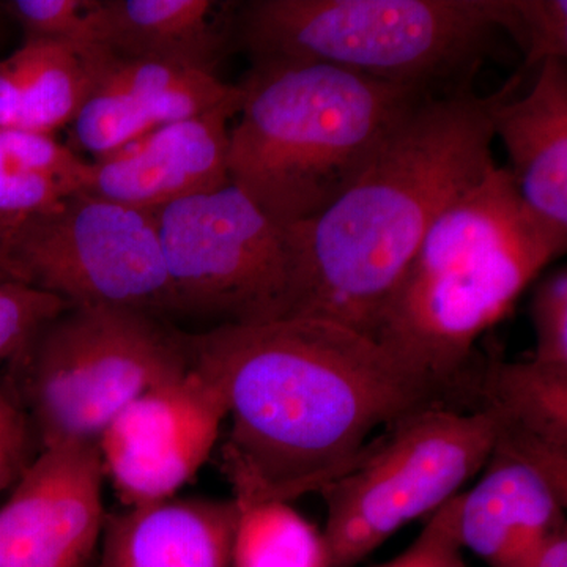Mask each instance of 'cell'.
I'll return each mask as SVG.
<instances>
[{
	"instance_id": "cell-15",
	"label": "cell",
	"mask_w": 567,
	"mask_h": 567,
	"mask_svg": "<svg viewBox=\"0 0 567 567\" xmlns=\"http://www.w3.org/2000/svg\"><path fill=\"white\" fill-rule=\"evenodd\" d=\"M507 92L492 125L511 159L518 197L551 230L567 238V70L565 61L537 69L532 91Z\"/></svg>"
},
{
	"instance_id": "cell-28",
	"label": "cell",
	"mask_w": 567,
	"mask_h": 567,
	"mask_svg": "<svg viewBox=\"0 0 567 567\" xmlns=\"http://www.w3.org/2000/svg\"><path fill=\"white\" fill-rule=\"evenodd\" d=\"M24 451L0 447V491L9 486L14 475L21 473V461Z\"/></svg>"
},
{
	"instance_id": "cell-19",
	"label": "cell",
	"mask_w": 567,
	"mask_h": 567,
	"mask_svg": "<svg viewBox=\"0 0 567 567\" xmlns=\"http://www.w3.org/2000/svg\"><path fill=\"white\" fill-rule=\"evenodd\" d=\"M468 385L476 398L470 410L491 413L496 434L567 453V365L491 360L473 368Z\"/></svg>"
},
{
	"instance_id": "cell-23",
	"label": "cell",
	"mask_w": 567,
	"mask_h": 567,
	"mask_svg": "<svg viewBox=\"0 0 567 567\" xmlns=\"http://www.w3.org/2000/svg\"><path fill=\"white\" fill-rule=\"evenodd\" d=\"M95 0H13L7 10L18 21L25 40L87 44Z\"/></svg>"
},
{
	"instance_id": "cell-7",
	"label": "cell",
	"mask_w": 567,
	"mask_h": 567,
	"mask_svg": "<svg viewBox=\"0 0 567 567\" xmlns=\"http://www.w3.org/2000/svg\"><path fill=\"white\" fill-rule=\"evenodd\" d=\"M486 410L434 405L372 440L363 456L319 492L330 567H353L410 522L434 514L486 465L496 439Z\"/></svg>"
},
{
	"instance_id": "cell-12",
	"label": "cell",
	"mask_w": 567,
	"mask_h": 567,
	"mask_svg": "<svg viewBox=\"0 0 567 567\" xmlns=\"http://www.w3.org/2000/svg\"><path fill=\"white\" fill-rule=\"evenodd\" d=\"M480 473L457 495L458 540L488 567H524L566 527L567 456L496 436Z\"/></svg>"
},
{
	"instance_id": "cell-14",
	"label": "cell",
	"mask_w": 567,
	"mask_h": 567,
	"mask_svg": "<svg viewBox=\"0 0 567 567\" xmlns=\"http://www.w3.org/2000/svg\"><path fill=\"white\" fill-rule=\"evenodd\" d=\"M241 103L169 123L91 163L87 189L158 212L186 197L223 188L229 178V122Z\"/></svg>"
},
{
	"instance_id": "cell-9",
	"label": "cell",
	"mask_w": 567,
	"mask_h": 567,
	"mask_svg": "<svg viewBox=\"0 0 567 567\" xmlns=\"http://www.w3.org/2000/svg\"><path fill=\"white\" fill-rule=\"evenodd\" d=\"M0 259L10 279L70 306L178 315L156 212L76 193L44 215L3 224Z\"/></svg>"
},
{
	"instance_id": "cell-25",
	"label": "cell",
	"mask_w": 567,
	"mask_h": 567,
	"mask_svg": "<svg viewBox=\"0 0 567 567\" xmlns=\"http://www.w3.org/2000/svg\"><path fill=\"white\" fill-rule=\"evenodd\" d=\"M457 496L429 517L423 532L399 557L377 567H466L457 536Z\"/></svg>"
},
{
	"instance_id": "cell-26",
	"label": "cell",
	"mask_w": 567,
	"mask_h": 567,
	"mask_svg": "<svg viewBox=\"0 0 567 567\" xmlns=\"http://www.w3.org/2000/svg\"><path fill=\"white\" fill-rule=\"evenodd\" d=\"M0 447L24 451L25 424L13 399L0 383Z\"/></svg>"
},
{
	"instance_id": "cell-27",
	"label": "cell",
	"mask_w": 567,
	"mask_h": 567,
	"mask_svg": "<svg viewBox=\"0 0 567 567\" xmlns=\"http://www.w3.org/2000/svg\"><path fill=\"white\" fill-rule=\"evenodd\" d=\"M524 567H567V527L548 537Z\"/></svg>"
},
{
	"instance_id": "cell-31",
	"label": "cell",
	"mask_w": 567,
	"mask_h": 567,
	"mask_svg": "<svg viewBox=\"0 0 567 567\" xmlns=\"http://www.w3.org/2000/svg\"><path fill=\"white\" fill-rule=\"evenodd\" d=\"M0 275L7 276L6 274H2V271H0ZM7 278H9V276H7Z\"/></svg>"
},
{
	"instance_id": "cell-18",
	"label": "cell",
	"mask_w": 567,
	"mask_h": 567,
	"mask_svg": "<svg viewBox=\"0 0 567 567\" xmlns=\"http://www.w3.org/2000/svg\"><path fill=\"white\" fill-rule=\"evenodd\" d=\"M112 55L87 44L25 40L0 62V126L52 134L73 123Z\"/></svg>"
},
{
	"instance_id": "cell-29",
	"label": "cell",
	"mask_w": 567,
	"mask_h": 567,
	"mask_svg": "<svg viewBox=\"0 0 567 567\" xmlns=\"http://www.w3.org/2000/svg\"><path fill=\"white\" fill-rule=\"evenodd\" d=\"M0 271H2V274H6V270H3V262H2V259H0ZM7 275V274H6Z\"/></svg>"
},
{
	"instance_id": "cell-20",
	"label": "cell",
	"mask_w": 567,
	"mask_h": 567,
	"mask_svg": "<svg viewBox=\"0 0 567 567\" xmlns=\"http://www.w3.org/2000/svg\"><path fill=\"white\" fill-rule=\"evenodd\" d=\"M230 567H330V554L322 529L289 503H257L238 506Z\"/></svg>"
},
{
	"instance_id": "cell-17",
	"label": "cell",
	"mask_w": 567,
	"mask_h": 567,
	"mask_svg": "<svg viewBox=\"0 0 567 567\" xmlns=\"http://www.w3.org/2000/svg\"><path fill=\"white\" fill-rule=\"evenodd\" d=\"M210 0H95L91 41L122 59L215 73L227 43Z\"/></svg>"
},
{
	"instance_id": "cell-1",
	"label": "cell",
	"mask_w": 567,
	"mask_h": 567,
	"mask_svg": "<svg viewBox=\"0 0 567 567\" xmlns=\"http://www.w3.org/2000/svg\"><path fill=\"white\" fill-rule=\"evenodd\" d=\"M186 347L226 401L221 466L237 506L319 494L377 429L453 398L369 336L315 317L221 324L186 333Z\"/></svg>"
},
{
	"instance_id": "cell-11",
	"label": "cell",
	"mask_w": 567,
	"mask_h": 567,
	"mask_svg": "<svg viewBox=\"0 0 567 567\" xmlns=\"http://www.w3.org/2000/svg\"><path fill=\"white\" fill-rule=\"evenodd\" d=\"M0 507V567H85L107 514L95 443L41 447Z\"/></svg>"
},
{
	"instance_id": "cell-8",
	"label": "cell",
	"mask_w": 567,
	"mask_h": 567,
	"mask_svg": "<svg viewBox=\"0 0 567 567\" xmlns=\"http://www.w3.org/2000/svg\"><path fill=\"white\" fill-rule=\"evenodd\" d=\"M156 221L178 315L215 327L290 316L300 224L276 221L234 183L166 205Z\"/></svg>"
},
{
	"instance_id": "cell-13",
	"label": "cell",
	"mask_w": 567,
	"mask_h": 567,
	"mask_svg": "<svg viewBox=\"0 0 567 567\" xmlns=\"http://www.w3.org/2000/svg\"><path fill=\"white\" fill-rule=\"evenodd\" d=\"M244 100L240 85L227 84L216 73L112 55L99 84L76 115L74 145L96 158L121 151L169 123Z\"/></svg>"
},
{
	"instance_id": "cell-2",
	"label": "cell",
	"mask_w": 567,
	"mask_h": 567,
	"mask_svg": "<svg viewBox=\"0 0 567 567\" xmlns=\"http://www.w3.org/2000/svg\"><path fill=\"white\" fill-rule=\"evenodd\" d=\"M520 85L425 96L360 177L300 224L301 260L289 317H315L374 338L388 301L435 219L496 166L492 115Z\"/></svg>"
},
{
	"instance_id": "cell-16",
	"label": "cell",
	"mask_w": 567,
	"mask_h": 567,
	"mask_svg": "<svg viewBox=\"0 0 567 567\" xmlns=\"http://www.w3.org/2000/svg\"><path fill=\"white\" fill-rule=\"evenodd\" d=\"M238 506L166 499L106 517L96 567H230Z\"/></svg>"
},
{
	"instance_id": "cell-3",
	"label": "cell",
	"mask_w": 567,
	"mask_h": 567,
	"mask_svg": "<svg viewBox=\"0 0 567 567\" xmlns=\"http://www.w3.org/2000/svg\"><path fill=\"white\" fill-rule=\"evenodd\" d=\"M566 244L522 203L507 169L495 166L432 224L372 339L456 395L477 339Z\"/></svg>"
},
{
	"instance_id": "cell-5",
	"label": "cell",
	"mask_w": 567,
	"mask_h": 567,
	"mask_svg": "<svg viewBox=\"0 0 567 567\" xmlns=\"http://www.w3.org/2000/svg\"><path fill=\"white\" fill-rule=\"evenodd\" d=\"M511 0H256L238 29L254 65L323 63L445 95L472 85Z\"/></svg>"
},
{
	"instance_id": "cell-21",
	"label": "cell",
	"mask_w": 567,
	"mask_h": 567,
	"mask_svg": "<svg viewBox=\"0 0 567 567\" xmlns=\"http://www.w3.org/2000/svg\"><path fill=\"white\" fill-rule=\"evenodd\" d=\"M69 308L54 295L0 275V360L18 357L44 324Z\"/></svg>"
},
{
	"instance_id": "cell-4",
	"label": "cell",
	"mask_w": 567,
	"mask_h": 567,
	"mask_svg": "<svg viewBox=\"0 0 567 567\" xmlns=\"http://www.w3.org/2000/svg\"><path fill=\"white\" fill-rule=\"evenodd\" d=\"M238 85L230 183L282 224L327 210L431 96L323 63H260Z\"/></svg>"
},
{
	"instance_id": "cell-6",
	"label": "cell",
	"mask_w": 567,
	"mask_h": 567,
	"mask_svg": "<svg viewBox=\"0 0 567 567\" xmlns=\"http://www.w3.org/2000/svg\"><path fill=\"white\" fill-rule=\"evenodd\" d=\"M18 357L41 447L99 445L126 406L189 368L186 333L112 306H70Z\"/></svg>"
},
{
	"instance_id": "cell-10",
	"label": "cell",
	"mask_w": 567,
	"mask_h": 567,
	"mask_svg": "<svg viewBox=\"0 0 567 567\" xmlns=\"http://www.w3.org/2000/svg\"><path fill=\"white\" fill-rule=\"evenodd\" d=\"M226 417L221 391L192 365L126 406L99 440L123 505L174 498L212 456Z\"/></svg>"
},
{
	"instance_id": "cell-30",
	"label": "cell",
	"mask_w": 567,
	"mask_h": 567,
	"mask_svg": "<svg viewBox=\"0 0 567 567\" xmlns=\"http://www.w3.org/2000/svg\"><path fill=\"white\" fill-rule=\"evenodd\" d=\"M2 227H3V221H2V219H0V229H2Z\"/></svg>"
},
{
	"instance_id": "cell-22",
	"label": "cell",
	"mask_w": 567,
	"mask_h": 567,
	"mask_svg": "<svg viewBox=\"0 0 567 567\" xmlns=\"http://www.w3.org/2000/svg\"><path fill=\"white\" fill-rule=\"evenodd\" d=\"M525 54V70L567 55L566 0H513L507 31Z\"/></svg>"
},
{
	"instance_id": "cell-24",
	"label": "cell",
	"mask_w": 567,
	"mask_h": 567,
	"mask_svg": "<svg viewBox=\"0 0 567 567\" xmlns=\"http://www.w3.org/2000/svg\"><path fill=\"white\" fill-rule=\"evenodd\" d=\"M535 327L533 358L544 363L567 365V270L559 268L537 284L529 305Z\"/></svg>"
}]
</instances>
